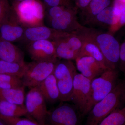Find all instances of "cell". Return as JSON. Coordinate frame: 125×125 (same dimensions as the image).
Segmentation results:
<instances>
[{"instance_id":"cell-17","label":"cell","mask_w":125,"mask_h":125,"mask_svg":"<svg viewBox=\"0 0 125 125\" xmlns=\"http://www.w3.org/2000/svg\"><path fill=\"white\" fill-rule=\"evenodd\" d=\"M23 52L12 42L0 39V60L10 62H24Z\"/></svg>"},{"instance_id":"cell-31","label":"cell","mask_w":125,"mask_h":125,"mask_svg":"<svg viewBox=\"0 0 125 125\" xmlns=\"http://www.w3.org/2000/svg\"><path fill=\"white\" fill-rule=\"evenodd\" d=\"M119 65L120 69L125 73V42H123L120 45Z\"/></svg>"},{"instance_id":"cell-9","label":"cell","mask_w":125,"mask_h":125,"mask_svg":"<svg viewBox=\"0 0 125 125\" xmlns=\"http://www.w3.org/2000/svg\"><path fill=\"white\" fill-rule=\"evenodd\" d=\"M91 81L81 73H77L74 78L73 89L70 101L80 112L81 116H85L87 104L91 91Z\"/></svg>"},{"instance_id":"cell-16","label":"cell","mask_w":125,"mask_h":125,"mask_svg":"<svg viewBox=\"0 0 125 125\" xmlns=\"http://www.w3.org/2000/svg\"><path fill=\"white\" fill-rule=\"evenodd\" d=\"M125 7L108 6L89 21L87 24L92 27H108L117 22L120 18L122 10Z\"/></svg>"},{"instance_id":"cell-15","label":"cell","mask_w":125,"mask_h":125,"mask_svg":"<svg viewBox=\"0 0 125 125\" xmlns=\"http://www.w3.org/2000/svg\"><path fill=\"white\" fill-rule=\"evenodd\" d=\"M75 60L77 70L83 76L91 81L100 76L108 69L88 56L81 57Z\"/></svg>"},{"instance_id":"cell-30","label":"cell","mask_w":125,"mask_h":125,"mask_svg":"<svg viewBox=\"0 0 125 125\" xmlns=\"http://www.w3.org/2000/svg\"><path fill=\"white\" fill-rule=\"evenodd\" d=\"M45 4L50 7L64 6L72 8L70 0H43Z\"/></svg>"},{"instance_id":"cell-10","label":"cell","mask_w":125,"mask_h":125,"mask_svg":"<svg viewBox=\"0 0 125 125\" xmlns=\"http://www.w3.org/2000/svg\"><path fill=\"white\" fill-rule=\"evenodd\" d=\"M25 28L10 8L0 27V39L11 42H20Z\"/></svg>"},{"instance_id":"cell-25","label":"cell","mask_w":125,"mask_h":125,"mask_svg":"<svg viewBox=\"0 0 125 125\" xmlns=\"http://www.w3.org/2000/svg\"><path fill=\"white\" fill-rule=\"evenodd\" d=\"M24 86L21 78L5 74H0V88H17Z\"/></svg>"},{"instance_id":"cell-24","label":"cell","mask_w":125,"mask_h":125,"mask_svg":"<svg viewBox=\"0 0 125 125\" xmlns=\"http://www.w3.org/2000/svg\"><path fill=\"white\" fill-rule=\"evenodd\" d=\"M125 108L114 110L104 118L98 125H125Z\"/></svg>"},{"instance_id":"cell-33","label":"cell","mask_w":125,"mask_h":125,"mask_svg":"<svg viewBox=\"0 0 125 125\" xmlns=\"http://www.w3.org/2000/svg\"><path fill=\"white\" fill-rule=\"evenodd\" d=\"M0 125H7L4 122L0 119Z\"/></svg>"},{"instance_id":"cell-18","label":"cell","mask_w":125,"mask_h":125,"mask_svg":"<svg viewBox=\"0 0 125 125\" xmlns=\"http://www.w3.org/2000/svg\"><path fill=\"white\" fill-rule=\"evenodd\" d=\"M46 102L54 103L60 101V93L57 81L53 73L49 75L37 87Z\"/></svg>"},{"instance_id":"cell-34","label":"cell","mask_w":125,"mask_h":125,"mask_svg":"<svg viewBox=\"0 0 125 125\" xmlns=\"http://www.w3.org/2000/svg\"><path fill=\"white\" fill-rule=\"evenodd\" d=\"M119 2H122V3H125V0H115Z\"/></svg>"},{"instance_id":"cell-19","label":"cell","mask_w":125,"mask_h":125,"mask_svg":"<svg viewBox=\"0 0 125 125\" xmlns=\"http://www.w3.org/2000/svg\"><path fill=\"white\" fill-rule=\"evenodd\" d=\"M111 2V0H92L82 10L81 16L84 23L87 24L102 10L108 7Z\"/></svg>"},{"instance_id":"cell-35","label":"cell","mask_w":125,"mask_h":125,"mask_svg":"<svg viewBox=\"0 0 125 125\" xmlns=\"http://www.w3.org/2000/svg\"><path fill=\"white\" fill-rule=\"evenodd\" d=\"M15 0V3H16V2H21V1H23L24 0Z\"/></svg>"},{"instance_id":"cell-32","label":"cell","mask_w":125,"mask_h":125,"mask_svg":"<svg viewBox=\"0 0 125 125\" xmlns=\"http://www.w3.org/2000/svg\"><path fill=\"white\" fill-rule=\"evenodd\" d=\"M92 0H77V5L81 9H84L92 1Z\"/></svg>"},{"instance_id":"cell-28","label":"cell","mask_w":125,"mask_h":125,"mask_svg":"<svg viewBox=\"0 0 125 125\" xmlns=\"http://www.w3.org/2000/svg\"><path fill=\"white\" fill-rule=\"evenodd\" d=\"M66 8L67 7L64 6H56L51 7L48 11V20L49 21L60 16Z\"/></svg>"},{"instance_id":"cell-1","label":"cell","mask_w":125,"mask_h":125,"mask_svg":"<svg viewBox=\"0 0 125 125\" xmlns=\"http://www.w3.org/2000/svg\"><path fill=\"white\" fill-rule=\"evenodd\" d=\"M74 34L94 43L102 53L109 69H116L120 45L113 35L83 26Z\"/></svg>"},{"instance_id":"cell-11","label":"cell","mask_w":125,"mask_h":125,"mask_svg":"<svg viewBox=\"0 0 125 125\" xmlns=\"http://www.w3.org/2000/svg\"><path fill=\"white\" fill-rule=\"evenodd\" d=\"M78 117L76 109L68 104H61L48 111L46 125H78Z\"/></svg>"},{"instance_id":"cell-20","label":"cell","mask_w":125,"mask_h":125,"mask_svg":"<svg viewBox=\"0 0 125 125\" xmlns=\"http://www.w3.org/2000/svg\"><path fill=\"white\" fill-rule=\"evenodd\" d=\"M81 38L83 40V45L78 58L84 56L91 57L104 67L109 69L103 55L98 47L89 40Z\"/></svg>"},{"instance_id":"cell-7","label":"cell","mask_w":125,"mask_h":125,"mask_svg":"<svg viewBox=\"0 0 125 125\" xmlns=\"http://www.w3.org/2000/svg\"><path fill=\"white\" fill-rule=\"evenodd\" d=\"M25 103L30 117L39 125H46L48 111L45 99L37 87L30 90L25 97Z\"/></svg>"},{"instance_id":"cell-8","label":"cell","mask_w":125,"mask_h":125,"mask_svg":"<svg viewBox=\"0 0 125 125\" xmlns=\"http://www.w3.org/2000/svg\"><path fill=\"white\" fill-rule=\"evenodd\" d=\"M53 42L56 57L71 61L78 58L83 43V40L80 36L74 33H70Z\"/></svg>"},{"instance_id":"cell-4","label":"cell","mask_w":125,"mask_h":125,"mask_svg":"<svg viewBox=\"0 0 125 125\" xmlns=\"http://www.w3.org/2000/svg\"><path fill=\"white\" fill-rule=\"evenodd\" d=\"M13 10L25 28L44 25L45 10L38 0H24L14 3Z\"/></svg>"},{"instance_id":"cell-22","label":"cell","mask_w":125,"mask_h":125,"mask_svg":"<svg viewBox=\"0 0 125 125\" xmlns=\"http://www.w3.org/2000/svg\"><path fill=\"white\" fill-rule=\"evenodd\" d=\"M26 62H10L0 60V74L16 76L22 79L26 71Z\"/></svg>"},{"instance_id":"cell-29","label":"cell","mask_w":125,"mask_h":125,"mask_svg":"<svg viewBox=\"0 0 125 125\" xmlns=\"http://www.w3.org/2000/svg\"><path fill=\"white\" fill-rule=\"evenodd\" d=\"M10 8L8 0H0V27Z\"/></svg>"},{"instance_id":"cell-2","label":"cell","mask_w":125,"mask_h":125,"mask_svg":"<svg viewBox=\"0 0 125 125\" xmlns=\"http://www.w3.org/2000/svg\"><path fill=\"white\" fill-rule=\"evenodd\" d=\"M125 96V82L119 81L111 92L94 105L88 113L86 125H98L111 113L121 107Z\"/></svg>"},{"instance_id":"cell-6","label":"cell","mask_w":125,"mask_h":125,"mask_svg":"<svg viewBox=\"0 0 125 125\" xmlns=\"http://www.w3.org/2000/svg\"><path fill=\"white\" fill-rule=\"evenodd\" d=\"M58 58L34 61L27 64V69L22 78L23 85L30 89L37 87L53 73Z\"/></svg>"},{"instance_id":"cell-13","label":"cell","mask_w":125,"mask_h":125,"mask_svg":"<svg viewBox=\"0 0 125 125\" xmlns=\"http://www.w3.org/2000/svg\"><path fill=\"white\" fill-rule=\"evenodd\" d=\"M76 11L67 7L60 16L48 21L51 28L68 33H75L83 27L78 22Z\"/></svg>"},{"instance_id":"cell-5","label":"cell","mask_w":125,"mask_h":125,"mask_svg":"<svg viewBox=\"0 0 125 125\" xmlns=\"http://www.w3.org/2000/svg\"><path fill=\"white\" fill-rule=\"evenodd\" d=\"M76 67L71 60H58L53 73L57 81L61 102L70 101Z\"/></svg>"},{"instance_id":"cell-23","label":"cell","mask_w":125,"mask_h":125,"mask_svg":"<svg viewBox=\"0 0 125 125\" xmlns=\"http://www.w3.org/2000/svg\"><path fill=\"white\" fill-rule=\"evenodd\" d=\"M25 88L23 86L17 88H0V99L19 105H24Z\"/></svg>"},{"instance_id":"cell-26","label":"cell","mask_w":125,"mask_h":125,"mask_svg":"<svg viewBox=\"0 0 125 125\" xmlns=\"http://www.w3.org/2000/svg\"><path fill=\"white\" fill-rule=\"evenodd\" d=\"M0 119L7 125H39L30 118L21 117H10L0 115Z\"/></svg>"},{"instance_id":"cell-27","label":"cell","mask_w":125,"mask_h":125,"mask_svg":"<svg viewBox=\"0 0 125 125\" xmlns=\"http://www.w3.org/2000/svg\"><path fill=\"white\" fill-rule=\"evenodd\" d=\"M125 7H124L122 10L118 21L116 23L108 28V32L113 36L117 31H118L120 29L125 25Z\"/></svg>"},{"instance_id":"cell-3","label":"cell","mask_w":125,"mask_h":125,"mask_svg":"<svg viewBox=\"0 0 125 125\" xmlns=\"http://www.w3.org/2000/svg\"><path fill=\"white\" fill-rule=\"evenodd\" d=\"M119 72L116 69H108L100 76L91 81L89 101L85 113L87 115L97 103L106 97L119 82Z\"/></svg>"},{"instance_id":"cell-21","label":"cell","mask_w":125,"mask_h":125,"mask_svg":"<svg viewBox=\"0 0 125 125\" xmlns=\"http://www.w3.org/2000/svg\"><path fill=\"white\" fill-rule=\"evenodd\" d=\"M0 115L10 117L29 116L25 105H19L1 99H0Z\"/></svg>"},{"instance_id":"cell-12","label":"cell","mask_w":125,"mask_h":125,"mask_svg":"<svg viewBox=\"0 0 125 125\" xmlns=\"http://www.w3.org/2000/svg\"><path fill=\"white\" fill-rule=\"evenodd\" d=\"M70 33L58 31L45 25L26 28L20 42L27 45L29 43L42 40L54 42Z\"/></svg>"},{"instance_id":"cell-14","label":"cell","mask_w":125,"mask_h":125,"mask_svg":"<svg viewBox=\"0 0 125 125\" xmlns=\"http://www.w3.org/2000/svg\"><path fill=\"white\" fill-rule=\"evenodd\" d=\"M26 49L31 59L34 61L45 60L57 58L54 42L42 40L29 43Z\"/></svg>"}]
</instances>
